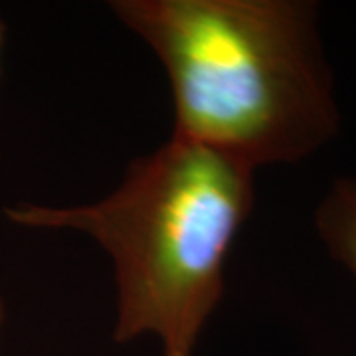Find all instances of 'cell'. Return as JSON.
I'll list each match as a JSON object with an SVG mask.
<instances>
[{
    "mask_svg": "<svg viewBox=\"0 0 356 356\" xmlns=\"http://www.w3.org/2000/svg\"><path fill=\"white\" fill-rule=\"evenodd\" d=\"M165 67L178 139L257 170L295 165L341 131L311 0H115Z\"/></svg>",
    "mask_w": 356,
    "mask_h": 356,
    "instance_id": "cell-1",
    "label": "cell"
},
{
    "mask_svg": "<svg viewBox=\"0 0 356 356\" xmlns=\"http://www.w3.org/2000/svg\"><path fill=\"white\" fill-rule=\"evenodd\" d=\"M255 204V172L191 140L170 139L127 166L95 202L6 208L30 229L89 236L113 266V341L153 337L161 356H194L226 293V266Z\"/></svg>",
    "mask_w": 356,
    "mask_h": 356,
    "instance_id": "cell-2",
    "label": "cell"
},
{
    "mask_svg": "<svg viewBox=\"0 0 356 356\" xmlns=\"http://www.w3.org/2000/svg\"><path fill=\"white\" fill-rule=\"evenodd\" d=\"M315 229L329 255L356 281V177L332 182L315 210Z\"/></svg>",
    "mask_w": 356,
    "mask_h": 356,
    "instance_id": "cell-3",
    "label": "cell"
},
{
    "mask_svg": "<svg viewBox=\"0 0 356 356\" xmlns=\"http://www.w3.org/2000/svg\"><path fill=\"white\" fill-rule=\"evenodd\" d=\"M4 323H6V303H4V299H2V295H0V339H2V329H4Z\"/></svg>",
    "mask_w": 356,
    "mask_h": 356,
    "instance_id": "cell-4",
    "label": "cell"
},
{
    "mask_svg": "<svg viewBox=\"0 0 356 356\" xmlns=\"http://www.w3.org/2000/svg\"><path fill=\"white\" fill-rule=\"evenodd\" d=\"M4 34H6V26L0 20V67H2V48H4Z\"/></svg>",
    "mask_w": 356,
    "mask_h": 356,
    "instance_id": "cell-5",
    "label": "cell"
}]
</instances>
